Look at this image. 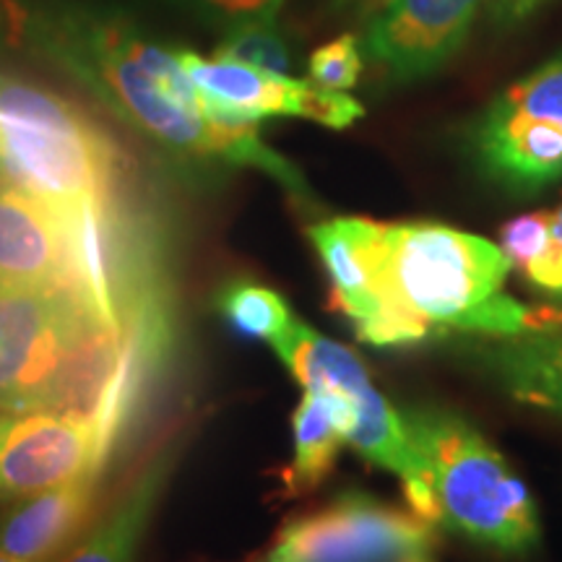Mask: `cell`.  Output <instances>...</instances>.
I'll list each match as a JSON object with an SVG mask.
<instances>
[{
	"label": "cell",
	"mask_w": 562,
	"mask_h": 562,
	"mask_svg": "<svg viewBox=\"0 0 562 562\" xmlns=\"http://www.w3.org/2000/svg\"><path fill=\"white\" fill-rule=\"evenodd\" d=\"M484 362L516 402L562 414V328L503 336Z\"/></svg>",
	"instance_id": "2e32d148"
},
{
	"label": "cell",
	"mask_w": 562,
	"mask_h": 562,
	"mask_svg": "<svg viewBox=\"0 0 562 562\" xmlns=\"http://www.w3.org/2000/svg\"><path fill=\"white\" fill-rule=\"evenodd\" d=\"M214 58L245 63L273 74H286L292 70V53L281 34L277 19L245 21V24L232 26L224 32L220 45H216Z\"/></svg>",
	"instance_id": "ffe728a7"
},
{
	"label": "cell",
	"mask_w": 562,
	"mask_h": 562,
	"mask_svg": "<svg viewBox=\"0 0 562 562\" xmlns=\"http://www.w3.org/2000/svg\"><path fill=\"white\" fill-rule=\"evenodd\" d=\"M209 24L222 26L224 32L245 21L277 19L284 0H180Z\"/></svg>",
	"instance_id": "603a6c76"
},
{
	"label": "cell",
	"mask_w": 562,
	"mask_h": 562,
	"mask_svg": "<svg viewBox=\"0 0 562 562\" xmlns=\"http://www.w3.org/2000/svg\"><path fill=\"white\" fill-rule=\"evenodd\" d=\"M26 11L19 9L16 0H0V50L21 45L24 40Z\"/></svg>",
	"instance_id": "d4e9b609"
},
{
	"label": "cell",
	"mask_w": 562,
	"mask_h": 562,
	"mask_svg": "<svg viewBox=\"0 0 562 562\" xmlns=\"http://www.w3.org/2000/svg\"><path fill=\"white\" fill-rule=\"evenodd\" d=\"M355 419L351 398L334 391H305L292 417L294 461L286 472V492L302 495L326 480Z\"/></svg>",
	"instance_id": "e0dca14e"
},
{
	"label": "cell",
	"mask_w": 562,
	"mask_h": 562,
	"mask_svg": "<svg viewBox=\"0 0 562 562\" xmlns=\"http://www.w3.org/2000/svg\"><path fill=\"white\" fill-rule=\"evenodd\" d=\"M178 448L161 446L133 482L121 492L117 503L104 513L76 542L63 562H136L144 533L149 529L154 510L165 495L167 480L175 467Z\"/></svg>",
	"instance_id": "9a60e30c"
},
{
	"label": "cell",
	"mask_w": 562,
	"mask_h": 562,
	"mask_svg": "<svg viewBox=\"0 0 562 562\" xmlns=\"http://www.w3.org/2000/svg\"><path fill=\"white\" fill-rule=\"evenodd\" d=\"M0 284L70 290V256L58 216L11 188H0Z\"/></svg>",
	"instance_id": "4fadbf2b"
},
{
	"label": "cell",
	"mask_w": 562,
	"mask_h": 562,
	"mask_svg": "<svg viewBox=\"0 0 562 562\" xmlns=\"http://www.w3.org/2000/svg\"><path fill=\"white\" fill-rule=\"evenodd\" d=\"M102 472L16 501L0 513V552L21 562H55L87 533L100 501Z\"/></svg>",
	"instance_id": "8fae6325"
},
{
	"label": "cell",
	"mask_w": 562,
	"mask_h": 562,
	"mask_svg": "<svg viewBox=\"0 0 562 562\" xmlns=\"http://www.w3.org/2000/svg\"><path fill=\"white\" fill-rule=\"evenodd\" d=\"M364 68L362 45L355 34H341L318 47L307 60L311 83L326 91H349L357 87Z\"/></svg>",
	"instance_id": "44dd1931"
},
{
	"label": "cell",
	"mask_w": 562,
	"mask_h": 562,
	"mask_svg": "<svg viewBox=\"0 0 562 562\" xmlns=\"http://www.w3.org/2000/svg\"><path fill=\"white\" fill-rule=\"evenodd\" d=\"M547 237H550V214L539 211L505 224L501 229V248L513 266L526 271L544 252Z\"/></svg>",
	"instance_id": "7402d4cb"
},
{
	"label": "cell",
	"mask_w": 562,
	"mask_h": 562,
	"mask_svg": "<svg viewBox=\"0 0 562 562\" xmlns=\"http://www.w3.org/2000/svg\"><path fill=\"white\" fill-rule=\"evenodd\" d=\"M180 66L201 94L203 115L222 125H258L266 117H302L341 131L364 115L347 91H326L245 63L178 50Z\"/></svg>",
	"instance_id": "52a82bcc"
},
{
	"label": "cell",
	"mask_w": 562,
	"mask_h": 562,
	"mask_svg": "<svg viewBox=\"0 0 562 562\" xmlns=\"http://www.w3.org/2000/svg\"><path fill=\"white\" fill-rule=\"evenodd\" d=\"M544 0H490V9L495 21H503V24H510V21H521L529 16L533 9H539Z\"/></svg>",
	"instance_id": "484cf974"
},
{
	"label": "cell",
	"mask_w": 562,
	"mask_h": 562,
	"mask_svg": "<svg viewBox=\"0 0 562 562\" xmlns=\"http://www.w3.org/2000/svg\"><path fill=\"white\" fill-rule=\"evenodd\" d=\"M513 269L501 245L442 224H381L383 318L375 347L412 344L432 328L518 336L537 323L505 294Z\"/></svg>",
	"instance_id": "7a4b0ae2"
},
{
	"label": "cell",
	"mask_w": 562,
	"mask_h": 562,
	"mask_svg": "<svg viewBox=\"0 0 562 562\" xmlns=\"http://www.w3.org/2000/svg\"><path fill=\"white\" fill-rule=\"evenodd\" d=\"M432 524L364 495L344 492L294 516L252 562H404L432 550Z\"/></svg>",
	"instance_id": "8992f818"
},
{
	"label": "cell",
	"mask_w": 562,
	"mask_h": 562,
	"mask_svg": "<svg viewBox=\"0 0 562 562\" xmlns=\"http://www.w3.org/2000/svg\"><path fill=\"white\" fill-rule=\"evenodd\" d=\"M271 347L284 368L305 385V391L355 396L357 391L370 385V372L355 351L315 331L300 318H292L286 331L273 339Z\"/></svg>",
	"instance_id": "ac0fdd59"
},
{
	"label": "cell",
	"mask_w": 562,
	"mask_h": 562,
	"mask_svg": "<svg viewBox=\"0 0 562 562\" xmlns=\"http://www.w3.org/2000/svg\"><path fill=\"white\" fill-rule=\"evenodd\" d=\"M104 467L100 438L89 427L45 412H0V505Z\"/></svg>",
	"instance_id": "30bf717a"
},
{
	"label": "cell",
	"mask_w": 562,
	"mask_h": 562,
	"mask_svg": "<svg viewBox=\"0 0 562 562\" xmlns=\"http://www.w3.org/2000/svg\"><path fill=\"white\" fill-rule=\"evenodd\" d=\"M560 300H562V294H560Z\"/></svg>",
	"instance_id": "f546056e"
},
{
	"label": "cell",
	"mask_w": 562,
	"mask_h": 562,
	"mask_svg": "<svg viewBox=\"0 0 562 562\" xmlns=\"http://www.w3.org/2000/svg\"><path fill=\"white\" fill-rule=\"evenodd\" d=\"M404 562H430V560H427V554H422V558H412V560H404Z\"/></svg>",
	"instance_id": "f1b7e54d"
},
{
	"label": "cell",
	"mask_w": 562,
	"mask_h": 562,
	"mask_svg": "<svg viewBox=\"0 0 562 562\" xmlns=\"http://www.w3.org/2000/svg\"><path fill=\"white\" fill-rule=\"evenodd\" d=\"M0 562H21V560H13V558H9V554L0 552Z\"/></svg>",
	"instance_id": "83f0119b"
},
{
	"label": "cell",
	"mask_w": 562,
	"mask_h": 562,
	"mask_svg": "<svg viewBox=\"0 0 562 562\" xmlns=\"http://www.w3.org/2000/svg\"><path fill=\"white\" fill-rule=\"evenodd\" d=\"M484 3L487 0H391L364 26V60L398 83L432 76L461 50Z\"/></svg>",
	"instance_id": "9c48e42d"
},
{
	"label": "cell",
	"mask_w": 562,
	"mask_h": 562,
	"mask_svg": "<svg viewBox=\"0 0 562 562\" xmlns=\"http://www.w3.org/2000/svg\"><path fill=\"white\" fill-rule=\"evenodd\" d=\"M24 40L170 157L256 167L292 195H307L302 175L263 144L258 125L209 121L178 50L161 47L123 13L83 0H45L26 13Z\"/></svg>",
	"instance_id": "6da1fadb"
},
{
	"label": "cell",
	"mask_w": 562,
	"mask_h": 562,
	"mask_svg": "<svg viewBox=\"0 0 562 562\" xmlns=\"http://www.w3.org/2000/svg\"><path fill=\"white\" fill-rule=\"evenodd\" d=\"M128 172L115 140L81 108L0 74V188L66 211Z\"/></svg>",
	"instance_id": "3957f363"
},
{
	"label": "cell",
	"mask_w": 562,
	"mask_h": 562,
	"mask_svg": "<svg viewBox=\"0 0 562 562\" xmlns=\"http://www.w3.org/2000/svg\"><path fill=\"white\" fill-rule=\"evenodd\" d=\"M402 419L425 461L440 524L503 554L539 544L529 490L467 419L435 409H412Z\"/></svg>",
	"instance_id": "277c9868"
},
{
	"label": "cell",
	"mask_w": 562,
	"mask_h": 562,
	"mask_svg": "<svg viewBox=\"0 0 562 562\" xmlns=\"http://www.w3.org/2000/svg\"><path fill=\"white\" fill-rule=\"evenodd\" d=\"M526 279L539 290L550 294H562V206L550 211V237L542 256L524 271Z\"/></svg>",
	"instance_id": "cb8c5ba5"
},
{
	"label": "cell",
	"mask_w": 562,
	"mask_h": 562,
	"mask_svg": "<svg viewBox=\"0 0 562 562\" xmlns=\"http://www.w3.org/2000/svg\"><path fill=\"white\" fill-rule=\"evenodd\" d=\"M349 398L355 406V419H351L344 442L355 448L362 459L398 476L412 510L430 524L438 521L430 476H427L425 461L406 435L402 414L393 412V406L385 402L381 391L372 389V383Z\"/></svg>",
	"instance_id": "5bb4252c"
},
{
	"label": "cell",
	"mask_w": 562,
	"mask_h": 562,
	"mask_svg": "<svg viewBox=\"0 0 562 562\" xmlns=\"http://www.w3.org/2000/svg\"><path fill=\"white\" fill-rule=\"evenodd\" d=\"M94 313L66 286L0 284V412H26Z\"/></svg>",
	"instance_id": "ba28073f"
},
{
	"label": "cell",
	"mask_w": 562,
	"mask_h": 562,
	"mask_svg": "<svg viewBox=\"0 0 562 562\" xmlns=\"http://www.w3.org/2000/svg\"><path fill=\"white\" fill-rule=\"evenodd\" d=\"M482 172L513 193L562 180V55L510 83L472 128Z\"/></svg>",
	"instance_id": "5b68a950"
},
{
	"label": "cell",
	"mask_w": 562,
	"mask_h": 562,
	"mask_svg": "<svg viewBox=\"0 0 562 562\" xmlns=\"http://www.w3.org/2000/svg\"><path fill=\"white\" fill-rule=\"evenodd\" d=\"M334 11H349V13H364V3L368 0H326Z\"/></svg>",
	"instance_id": "4316f807"
},
{
	"label": "cell",
	"mask_w": 562,
	"mask_h": 562,
	"mask_svg": "<svg viewBox=\"0 0 562 562\" xmlns=\"http://www.w3.org/2000/svg\"><path fill=\"white\" fill-rule=\"evenodd\" d=\"M311 240L331 279L336 305L355 323L362 341L375 344L383 318V294L378 279L381 222L336 216L311 227Z\"/></svg>",
	"instance_id": "7c38bea8"
},
{
	"label": "cell",
	"mask_w": 562,
	"mask_h": 562,
	"mask_svg": "<svg viewBox=\"0 0 562 562\" xmlns=\"http://www.w3.org/2000/svg\"><path fill=\"white\" fill-rule=\"evenodd\" d=\"M220 311L237 331L269 344L279 339L294 318L277 292L252 281L229 284L220 294Z\"/></svg>",
	"instance_id": "d6986e66"
}]
</instances>
